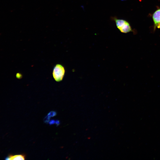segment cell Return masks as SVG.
I'll return each mask as SVG.
<instances>
[{
  "label": "cell",
  "instance_id": "ba28073f",
  "mask_svg": "<svg viewBox=\"0 0 160 160\" xmlns=\"http://www.w3.org/2000/svg\"><path fill=\"white\" fill-rule=\"evenodd\" d=\"M55 123L57 126L59 125L60 124V121L59 120H56L55 121Z\"/></svg>",
  "mask_w": 160,
  "mask_h": 160
},
{
  "label": "cell",
  "instance_id": "52a82bcc",
  "mask_svg": "<svg viewBox=\"0 0 160 160\" xmlns=\"http://www.w3.org/2000/svg\"><path fill=\"white\" fill-rule=\"evenodd\" d=\"M55 122V121L53 119L51 120L49 122V124L50 125L54 124Z\"/></svg>",
  "mask_w": 160,
  "mask_h": 160
},
{
  "label": "cell",
  "instance_id": "277c9868",
  "mask_svg": "<svg viewBox=\"0 0 160 160\" xmlns=\"http://www.w3.org/2000/svg\"><path fill=\"white\" fill-rule=\"evenodd\" d=\"M25 155L23 154L12 155L10 154L6 157V160H25Z\"/></svg>",
  "mask_w": 160,
  "mask_h": 160
},
{
  "label": "cell",
  "instance_id": "8992f818",
  "mask_svg": "<svg viewBox=\"0 0 160 160\" xmlns=\"http://www.w3.org/2000/svg\"><path fill=\"white\" fill-rule=\"evenodd\" d=\"M51 117L47 115L46 116H45L44 119V121L45 123H49V121Z\"/></svg>",
  "mask_w": 160,
  "mask_h": 160
},
{
  "label": "cell",
  "instance_id": "5b68a950",
  "mask_svg": "<svg viewBox=\"0 0 160 160\" xmlns=\"http://www.w3.org/2000/svg\"><path fill=\"white\" fill-rule=\"evenodd\" d=\"M56 112L55 111H51L49 112L47 114V115L50 117H53L56 115Z\"/></svg>",
  "mask_w": 160,
  "mask_h": 160
},
{
  "label": "cell",
  "instance_id": "3957f363",
  "mask_svg": "<svg viewBox=\"0 0 160 160\" xmlns=\"http://www.w3.org/2000/svg\"><path fill=\"white\" fill-rule=\"evenodd\" d=\"M152 18L154 24V30L160 23V8L157 9L153 13Z\"/></svg>",
  "mask_w": 160,
  "mask_h": 160
},
{
  "label": "cell",
  "instance_id": "9c48e42d",
  "mask_svg": "<svg viewBox=\"0 0 160 160\" xmlns=\"http://www.w3.org/2000/svg\"><path fill=\"white\" fill-rule=\"evenodd\" d=\"M157 28H160V23L158 25V26L157 27Z\"/></svg>",
  "mask_w": 160,
  "mask_h": 160
},
{
  "label": "cell",
  "instance_id": "7a4b0ae2",
  "mask_svg": "<svg viewBox=\"0 0 160 160\" xmlns=\"http://www.w3.org/2000/svg\"><path fill=\"white\" fill-rule=\"evenodd\" d=\"M114 20L117 27L121 32L127 33L132 31V29L129 23L127 21L117 18L115 19Z\"/></svg>",
  "mask_w": 160,
  "mask_h": 160
},
{
  "label": "cell",
  "instance_id": "6da1fadb",
  "mask_svg": "<svg viewBox=\"0 0 160 160\" xmlns=\"http://www.w3.org/2000/svg\"><path fill=\"white\" fill-rule=\"evenodd\" d=\"M65 73V69L61 64H57L54 66L52 71L54 79L57 82H60L63 79Z\"/></svg>",
  "mask_w": 160,
  "mask_h": 160
}]
</instances>
